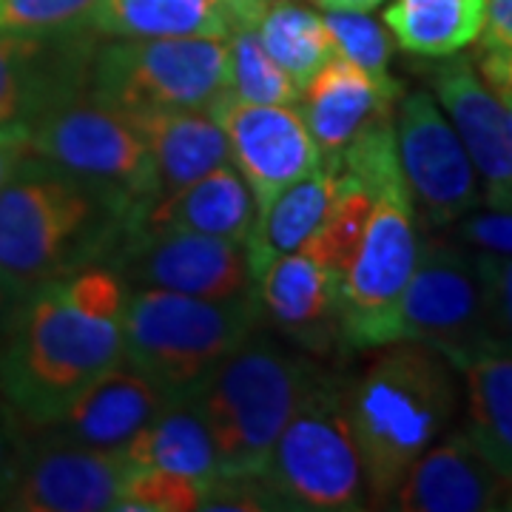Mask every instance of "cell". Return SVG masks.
<instances>
[{
    "label": "cell",
    "instance_id": "6da1fadb",
    "mask_svg": "<svg viewBox=\"0 0 512 512\" xmlns=\"http://www.w3.org/2000/svg\"><path fill=\"white\" fill-rule=\"evenodd\" d=\"M456 367L439 350L399 339L348 387V413L362 458L367 504L382 507L410 464L441 439L458 410Z\"/></svg>",
    "mask_w": 512,
    "mask_h": 512
},
{
    "label": "cell",
    "instance_id": "7a4b0ae2",
    "mask_svg": "<svg viewBox=\"0 0 512 512\" xmlns=\"http://www.w3.org/2000/svg\"><path fill=\"white\" fill-rule=\"evenodd\" d=\"M123 228L83 185L29 154L0 188V279L15 296L94 265Z\"/></svg>",
    "mask_w": 512,
    "mask_h": 512
},
{
    "label": "cell",
    "instance_id": "3957f363",
    "mask_svg": "<svg viewBox=\"0 0 512 512\" xmlns=\"http://www.w3.org/2000/svg\"><path fill=\"white\" fill-rule=\"evenodd\" d=\"M123 359V328L77 311L60 279L26 293L0 353V393L12 410L52 427L66 404Z\"/></svg>",
    "mask_w": 512,
    "mask_h": 512
},
{
    "label": "cell",
    "instance_id": "277c9868",
    "mask_svg": "<svg viewBox=\"0 0 512 512\" xmlns=\"http://www.w3.org/2000/svg\"><path fill=\"white\" fill-rule=\"evenodd\" d=\"M319 370L308 356L254 333L191 390L214 439L220 478L268 473L276 439Z\"/></svg>",
    "mask_w": 512,
    "mask_h": 512
},
{
    "label": "cell",
    "instance_id": "5b68a950",
    "mask_svg": "<svg viewBox=\"0 0 512 512\" xmlns=\"http://www.w3.org/2000/svg\"><path fill=\"white\" fill-rule=\"evenodd\" d=\"M256 293L205 299L163 288L128 291L123 362L140 370L168 399L191 393L225 356L259 328Z\"/></svg>",
    "mask_w": 512,
    "mask_h": 512
},
{
    "label": "cell",
    "instance_id": "8992f818",
    "mask_svg": "<svg viewBox=\"0 0 512 512\" xmlns=\"http://www.w3.org/2000/svg\"><path fill=\"white\" fill-rule=\"evenodd\" d=\"M29 154L83 185L103 202L128 237L160 200L157 171L134 123L86 92L57 103L32 123Z\"/></svg>",
    "mask_w": 512,
    "mask_h": 512
},
{
    "label": "cell",
    "instance_id": "52a82bcc",
    "mask_svg": "<svg viewBox=\"0 0 512 512\" xmlns=\"http://www.w3.org/2000/svg\"><path fill=\"white\" fill-rule=\"evenodd\" d=\"M279 510L353 512L367 507L365 473L348 413V384L316 373L279 433L268 464Z\"/></svg>",
    "mask_w": 512,
    "mask_h": 512
},
{
    "label": "cell",
    "instance_id": "ba28073f",
    "mask_svg": "<svg viewBox=\"0 0 512 512\" xmlns=\"http://www.w3.org/2000/svg\"><path fill=\"white\" fill-rule=\"evenodd\" d=\"M228 92V46L211 37H114L94 46L86 94L123 117L208 111Z\"/></svg>",
    "mask_w": 512,
    "mask_h": 512
},
{
    "label": "cell",
    "instance_id": "9c48e42d",
    "mask_svg": "<svg viewBox=\"0 0 512 512\" xmlns=\"http://www.w3.org/2000/svg\"><path fill=\"white\" fill-rule=\"evenodd\" d=\"M410 191L379 194L362 242L339 279V345L384 348L402 339L399 313L419 262Z\"/></svg>",
    "mask_w": 512,
    "mask_h": 512
},
{
    "label": "cell",
    "instance_id": "30bf717a",
    "mask_svg": "<svg viewBox=\"0 0 512 512\" xmlns=\"http://www.w3.org/2000/svg\"><path fill=\"white\" fill-rule=\"evenodd\" d=\"M402 339L439 350L450 365L461 367L476 350L493 342L473 254L427 242L404 291L399 313Z\"/></svg>",
    "mask_w": 512,
    "mask_h": 512
},
{
    "label": "cell",
    "instance_id": "8fae6325",
    "mask_svg": "<svg viewBox=\"0 0 512 512\" xmlns=\"http://www.w3.org/2000/svg\"><path fill=\"white\" fill-rule=\"evenodd\" d=\"M128 467L123 453L55 433L29 450L20 447L0 490V507L18 512L117 510Z\"/></svg>",
    "mask_w": 512,
    "mask_h": 512
},
{
    "label": "cell",
    "instance_id": "7c38bea8",
    "mask_svg": "<svg viewBox=\"0 0 512 512\" xmlns=\"http://www.w3.org/2000/svg\"><path fill=\"white\" fill-rule=\"evenodd\" d=\"M396 146L413 205L433 228H447L476 211L481 200L476 168L433 94L404 97L396 111Z\"/></svg>",
    "mask_w": 512,
    "mask_h": 512
},
{
    "label": "cell",
    "instance_id": "4fadbf2b",
    "mask_svg": "<svg viewBox=\"0 0 512 512\" xmlns=\"http://www.w3.org/2000/svg\"><path fill=\"white\" fill-rule=\"evenodd\" d=\"M208 114L228 137L231 163L251 188L256 217L271 202L319 168L322 154L313 143L296 106L245 103L234 94H220Z\"/></svg>",
    "mask_w": 512,
    "mask_h": 512
},
{
    "label": "cell",
    "instance_id": "5bb4252c",
    "mask_svg": "<svg viewBox=\"0 0 512 512\" xmlns=\"http://www.w3.org/2000/svg\"><path fill=\"white\" fill-rule=\"evenodd\" d=\"M123 279L134 288L234 299L254 293L245 242L188 231H140L120 242Z\"/></svg>",
    "mask_w": 512,
    "mask_h": 512
},
{
    "label": "cell",
    "instance_id": "9a60e30c",
    "mask_svg": "<svg viewBox=\"0 0 512 512\" xmlns=\"http://www.w3.org/2000/svg\"><path fill=\"white\" fill-rule=\"evenodd\" d=\"M94 46L74 35L0 32V126H32L40 114L86 92Z\"/></svg>",
    "mask_w": 512,
    "mask_h": 512
},
{
    "label": "cell",
    "instance_id": "2e32d148",
    "mask_svg": "<svg viewBox=\"0 0 512 512\" xmlns=\"http://www.w3.org/2000/svg\"><path fill=\"white\" fill-rule=\"evenodd\" d=\"M441 106L484 183L493 211H512V123L493 89L467 57H453L430 74Z\"/></svg>",
    "mask_w": 512,
    "mask_h": 512
},
{
    "label": "cell",
    "instance_id": "e0dca14e",
    "mask_svg": "<svg viewBox=\"0 0 512 512\" xmlns=\"http://www.w3.org/2000/svg\"><path fill=\"white\" fill-rule=\"evenodd\" d=\"M390 501L404 512L512 510V481L456 430L410 464Z\"/></svg>",
    "mask_w": 512,
    "mask_h": 512
},
{
    "label": "cell",
    "instance_id": "ac0fdd59",
    "mask_svg": "<svg viewBox=\"0 0 512 512\" xmlns=\"http://www.w3.org/2000/svg\"><path fill=\"white\" fill-rule=\"evenodd\" d=\"M254 293L262 316L296 348L325 356L339 345V276L311 254L293 251L271 259Z\"/></svg>",
    "mask_w": 512,
    "mask_h": 512
},
{
    "label": "cell",
    "instance_id": "d6986e66",
    "mask_svg": "<svg viewBox=\"0 0 512 512\" xmlns=\"http://www.w3.org/2000/svg\"><path fill=\"white\" fill-rule=\"evenodd\" d=\"M402 94L396 80H376L350 60L336 55L299 92L296 109L322 157H336L393 106Z\"/></svg>",
    "mask_w": 512,
    "mask_h": 512
},
{
    "label": "cell",
    "instance_id": "ffe728a7",
    "mask_svg": "<svg viewBox=\"0 0 512 512\" xmlns=\"http://www.w3.org/2000/svg\"><path fill=\"white\" fill-rule=\"evenodd\" d=\"M268 0H100L94 35L106 37H211L228 40L259 29Z\"/></svg>",
    "mask_w": 512,
    "mask_h": 512
},
{
    "label": "cell",
    "instance_id": "44dd1931",
    "mask_svg": "<svg viewBox=\"0 0 512 512\" xmlns=\"http://www.w3.org/2000/svg\"><path fill=\"white\" fill-rule=\"evenodd\" d=\"M165 402L168 396L157 384L120 359L86 384L52 427L74 441L123 453V447L160 413Z\"/></svg>",
    "mask_w": 512,
    "mask_h": 512
},
{
    "label": "cell",
    "instance_id": "7402d4cb",
    "mask_svg": "<svg viewBox=\"0 0 512 512\" xmlns=\"http://www.w3.org/2000/svg\"><path fill=\"white\" fill-rule=\"evenodd\" d=\"M256 222V202L237 168L220 165L174 194H165L131 234L140 231H188L205 237L248 242ZM128 234V237H131Z\"/></svg>",
    "mask_w": 512,
    "mask_h": 512
},
{
    "label": "cell",
    "instance_id": "603a6c76",
    "mask_svg": "<svg viewBox=\"0 0 512 512\" xmlns=\"http://www.w3.org/2000/svg\"><path fill=\"white\" fill-rule=\"evenodd\" d=\"M131 123L146 140L160 197L180 191L220 165H231L228 137L208 111H157L131 117Z\"/></svg>",
    "mask_w": 512,
    "mask_h": 512
},
{
    "label": "cell",
    "instance_id": "cb8c5ba5",
    "mask_svg": "<svg viewBox=\"0 0 512 512\" xmlns=\"http://www.w3.org/2000/svg\"><path fill=\"white\" fill-rule=\"evenodd\" d=\"M123 456L134 467H157L191 478L202 487V495L220 478L211 430L191 393L168 399L160 413L123 447Z\"/></svg>",
    "mask_w": 512,
    "mask_h": 512
},
{
    "label": "cell",
    "instance_id": "d4e9b609",
    "mask_svg": "<svg viewBox=\"0 0 512 512\" xmlns=\"http://www.w3.org/2000/svg\"><path fill=\"white\" fill-rule=\"evenodd\" d=\"M345 180H348L345 171H339L333 163L322 160L316 171L302 177L299 183H293L291 188H285L256 217L251 237L245 242L254 285L271 259L293 254L305 245V239L311 237L319 228V222L325 220V214L330 211L333 200L339 197Z\"/></svg>",
    "mask_w": 512,
    "mask_h": 512
},
{
    "label": "cell",
    "instance_id": "484cf974",
    "mask_svg": "<svg viewBox=\"0 0 512 512\" xmlns=\"http://www.w3.org/2000/svg\"><path fill=\"white\" fill-rule=\"evenodd\" d=\"M467 393L464 433L512 481V350L490 342L458 367Z\"/></svg>",
    "mask_w": 512,
    "mask_h": 512
},
{
    "label": "cell",
    "instance_id": "4316f807",
    "mask_svg": "<svg viewBox=\"0 0 512 512\" xmlns=\"http://www.w3.org/2000/svg\"><path fill=\"white\" fill-rule=\"evenodd\" d=\"M484 12L487 0H396L384 23L404 52L450 57L481 35Z\"/></svg>",
    "mask_w": 512,
    "mask_h": 512
},
{
    "label": "cell",
    "instance_id": "83f0119b",
    "mask_svg": "<svg viewBox=\"0 0 512 512\" xmlns=\"http://www.w3.org/2000/svg\"><path fill=\"white\" fill-rule=\"evenodd\" d=\"M259 40L299 92L339 55L325 18L296 0H268Z\"/></svg>",
    "mask_w": 512,
    "mask_h": 512
},
{
    "label": "cell",
    "instance_id": "f1b7e54d",
    "mask_svg": "<svg viewBox=\"0 0 512 512\" xmlns=\"http://www.w3.org/2000/svg\"><path fill=\"white\" fill-rule=\"evenodd\" d=\"M373 202H376V197L348 174V180L342 185L339 197L330 205L325 220L319 222V228L305 239V245L299 251L311 254L319 265L328 268L330 274L342 279L345 268L359 248V242H362Z\"/></svg>",
    "mask_w": 512,
    "mask_h": 512
},
{
    "label": "cell",
    "instance_id": "f546056e",
    "mask_svg": "<svg viewBox=\"0 0 512 512\" xmlns=\"http://www.w3.org/2000/svg\"><path fill=\"white\" fill-rule=\"evenodd\" d=\"M228 46V94L245 103L296 106L299 89L265 52L259 29H242L225 40Z\"/></svg>",
    "mask_w": 512,
    "mask_h": 512
},
{
    "label": "cell",
    "instance_id": "4dcf8cb0",
    "mask_svg": "<svg viewBox=\"0 0 512 512\" xmlns=\"http://www.w3.org/2000/svg\"><path fill=\"white\" fill-rule=\"evenodd\" d=\"M97 3L100 0H0V32L40 37L86 32Z\"/></svg>",
    "mask_w": 512,
    "mask_h": 512
},
{
    "label": "cell",
    "instance_id": "1f68e13d",
    "mask_svg": "<svg viewBox=\"0 0 512 512\" xmlns=\"http://www.w3.org/2000/svg\"><path fill=\"white\" fill-rule=\"evenodd\" d=\"M202 507V487L197 481L157 467H128L120 507L123 512H194Z\"/></svg>",
    "mask_w": 512,
    "mask_h": 512
},
{
    "label": "cell",
    "instance_id": "d6a6232c",
    "mask_svg": "<svg viewBox=\"0 0 512 512\" xmlns=\"http://www.w3.org/2000/svg\"><path fill=\"white\" fill-rule=\"evenodd\" d=\"M325 23L339 55L376 80H393L387 74L390 37L376 20L367 18V12H328Z\"/></svg>",
    "mask_w": 512,
    "mask_h": 512
},
{
    "label": "cell",
    "instance_id": "836d02e7",
    "mask_svg": "<svg viewBox=\"0 0 512 512\" xmlns=\"http://www.w3.org/2000/svg\"><path fill=\"white\" fill-rule=\"evenodd\" d=\"M60 291L72 302L77 311L97 316V319H114L120 322L128 302L126 279L103 268V265H86L74 274L60 279Z\"/></svg>",
    "mask_w": 512,
    "mask_h": 512
},
{
    "label": "cell",
    "instance_id": "e575fe53",
    "mask_svg": "<svg viewBox=\"0 0 512 512\" xmlns=\"http://www.w3.org/2000/svg\"><path fill=\"white\" fill-rule=\"evenodd\" d=\"M478 285L493 342L512 350V256L476 251Z\"/></svg>",
    "mask_w": 512,
    "mask_h": 512
},
{
    "label": "cell",
    "instance_id": "d590c367",
    "mask_svg": "<svg viewBox=\"0 0 512 512\" xmlns=\"http://www.w3.org/2000/svg\"><path fill=\"white\" fill-rule=\"evenodd\" d=\"M456 234L476 251L512 256V211L470 214L467 220L461 217Z\"/></svg>",
    "mask_w": 512,
    "mask_h": 512
},
{
    "label": "cell",
    "instance_id": "8d00e7d4",
    "mask_svg": "<svg viewBox=\"0 0 512 512\" xmlns=\"http://www.w3.org/2000/svg\"><path fill=\"white\" fill-rule=\"evenodd\" d=\"M29 137L32 128L23 123L0 126V188L15 177V171L29 157Z\"/></svg>",
    "mask_w": 512,
    "mask_h": 512
},
{
    "label": "cell",
    "instance_id": "74e56055",
    "mask_svg": "<svg viewBox=\"0 0 512 512\" xmlns=\"http://www.w3.org/2000/svg\"><path fill=\"white\" fill-rule=\"evenodd\" d=\"M481 46L512 49V0H487Z\"/></svg>",
    "mask_w": 512,
    "mask_h": 512
},
{
    "label": "cell",
    "instance_id": "f35d334b",
    "mask_svg": "<svg viewBox=\"0 0 512 512\" xmlns=\"http://www.w3.org/2000/svg\"><path fill=\"white\" fill-rule=\"evenodd\" d=\"M478 69L493 92H512V49H478Z\"/></svg>",
    "mask_w": 512,
    "mask_h": 512
},
{
    "label": "cell",
    "instance_id": "ab89813d",
    "mask_svg": "<svg viewBox=\"0 0 512 512\" xmlns=\"http://www.w3.org/2000/svg\"><path fill=\"white\" fill-rule=\"evenodd\" d=\"M18 450V427L12 421V413L6 407H0V490H3L6 478L12 473V464L18 458Z\"/></svg>",
    "mask_w": 512,
    "mask_h": 512
},
{
    "label": "cell",
    "instance_id": "60d3db41",
    "mask_svg": "<svg viewBox=\"0 0 512 512\" xmlns=\"http://www.w3.org/2000/svg\"><path fill=\"white\" fill-rule=\"evenodd\" d=\"M325 12H373L382 0H313Z\"/></svg>",
    "mask_w": 512,
    "mask_h": 512
},
{
    "label": "cell",
    "instance_id": "b9f144b4",
    "mask_svg": "<svg viewBox=\"0 0 512 512\" xmlns=\"http://www.w3.org/2000/svg\"><path fill=\"white\" fill-rule=\"evenodd\" d=\"M6 299H9V288H6L3 279H0V311H3V305H6Z\"/></svg>",
    "mask_w": 512,
    "mask_h": 512
}]
</instances>
